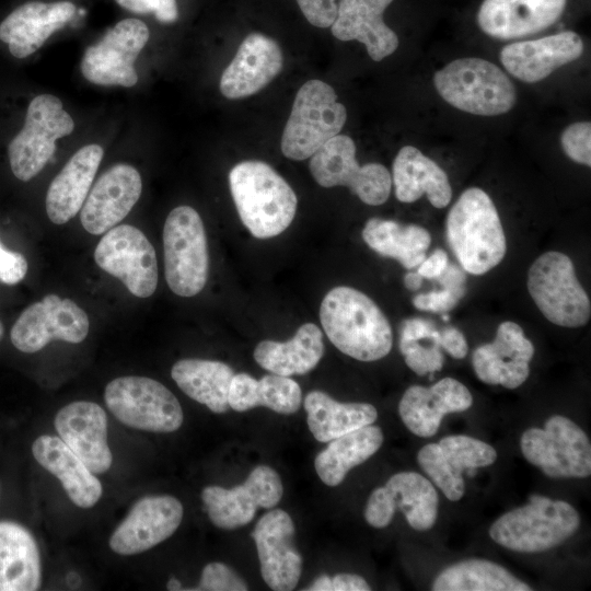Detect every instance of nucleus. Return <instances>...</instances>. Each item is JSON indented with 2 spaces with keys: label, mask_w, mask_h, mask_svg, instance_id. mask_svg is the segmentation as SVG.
Returning a JSON list of instances; mask_svg holds the SVG:
<instances>
[{
  "label": "nucleus",
  "mask_w": 591,
  "mask_h": 591,
  "mask_svg": "<svg viewBox=\"0 0 591 591\" xmlns=\"http://www.w3.org/2000/svg\"><path fill=\"white\" fill-rule=\"evenodd\" d=\"M104 399L120 422L135 429L173 432L183 424V410L175 395L147 376L114 379L105 387Z\"/></svg>",
  "instance_id": "obj_9"
},
{
  "label": "nucleus",
  "mask_w": 591,
  "mask_h": 591,
  "mask_svg": "<svg viewBox=\"0 0 591 591\" xmlns=\"http://www.w3.org/2000/svg\"><path fill=\"white\" fill-rule=\"evenodd\" d=\"M438 94L453 107L478 116L508 113L517 91L508 76L495 63L478 58L455 59L433 77Z\"/></svg>",
  "instance_id": "obj_4"
},
{
  "label": "nucleus",
  "mask_w": 591,
  "mask_h": 591,
  "mask_svg": "<svg viewBox=\"0 0 591 591\" xmlns=\"http://www.w3.org/2000/svg\"><path fill=\"white\" fill-rule=\"evenodd\" d=\"M36 541L23 525L0 521V591H34L40 586Z\"/></svg>",
  "instance_id": "obj_31"
},
{
  "label": "nucleus",
  "mask_w": 591,
  "mask_h": 591,
  "mask_svg": "<svg viewBox=\"0 0 591 591\" xmlns=\"http://www.w3.org/2000/svg\"><path fill=\"white\" fill-rule=\"evenodd\" d=\"M579 524L578 511L567 501L532 495L526 505L499 517L489 535L508 549L538 553L564 543Z\"/></svg>",
  "instance_id": "obj_5"
},
{
  "label": "nucleus",
  "mask_w": 591,
  "mask_h": 591,
  "mask_svg": "<svg viewBox=\"0 0 591 591\" xmlns=\"http://www.w3.org/2000/svg\"><path fill=\"white\" fill-rule=\"evenodd\" d=\"M141 192V176L134 166H112L96 181L81 207L82 227L91 234H104L130 212Z\"/></svg>",
  "instance_id": "obj_19"
},
{
  "label": "nucleus",
  "mask_w": 591,
  "mask_h": 591,
  "mask_svg": "<svg viewBox=\"0 0 591 591\" xmlns=\"http://www.w3.org/2000/svg\"><path fill=\"white\" fill-rule=\"evenodd\" d=\"M294 523L281 509H273L256 523L255 541L260 573L275 591L293 590L301 577L302 556L294 546Z\"/></svg>",
  "instance_id": "obj_17"
},
{
  "label": "nucleus",
  "mask_w": 591,
  "mask_h": 591,
  "mask_svg": "<svg viewBox=\"0 0 591 591\" xmlns=\"http://www.w3.org/2000/svg\"><path fill=\"white\" fill-rule=\"evenodd\" d=\"M526 285L534 303L553 324L577 328L589 322L590 299L566 254L549 251L538 256L528 271Z\"/></svg>",
  "instance_id": "obj_7"
},
{
  "label": "nucleus",
  "mask_w": 591,
  "mask_h": 591,
  "mask_svg": "<svg viewBox=\"0 0 591 591\" xmlns=\"http://www.w3.org/2000/svg\"><path fill=\"white\" fill-rule=\"evenodd\" d=\"M437 279L443 288L457 289L465 287L466 277L462 267L449 264Z\"/></svg>",
  "instance_id": "obj_55"
},
{
  "label": "nucleus",
  "mask_w": 591,
  "mask_h": 591,
  "mask_svg": "<svg viewBox=\"0 0 591 591\" xmlns=\"http://www.w3.org/2000/svg\"><path fill=\"white\" fill-rule=\"evenodd\" d=\"M310 171L323 187L347 186L370 206L384 204L391 194L392 178L380 163L359 165L356 144L346 135H336L325 142L310 160Z\"/></svg>",
  "instance_id": "obj_12"
},
{
  "label": "nucleus",
  "mask_w": 591,
  "mask_h": 591,
  "mask_svg": "<svg viewBox=\"0 0 591 591\" xmlns=\"http://www.w3.org/2000/svg\"><path fill=\"white\" fill-rule=\"evenodd\" d=\"M523 456L552 478H584L591 474V444L586 432L571 419L555 415L544 428L522 433Z\"/></svg>",
  "instance_id": "obj_10"
},
{
  "label": "nucleus",
  "mask_w": 591,
  "mask_h": 591,
  "mask_svg": "<svg viewBox=\"0 0 591 591\" xmlns=\"http://www.w3.org/2000/svg\"><path fill=\"white\" fill-rule=\"evenodd\" d=\"M447 240L462 269L472 275H484L503 259L507 240L489 195L478 188L465 189L450 209Z\"/></svg>",
  "instance_id": "obj_2"
},
{
  "label": "nucleus",
  "mask_w": 591,
  "mask_h": 591,
  "mask_svg": "<svg viewBox=\"0 0 591 591\" xmlns=\"http://www.w3.org/2000/svg\"><path fill=\"white\" fill-rule=\"evenodd\" d=\"M399 350L407 367L418 375L440 371L443 367V355L434 343L426 347L419 341L399 340Z\"/></svg>",
  "instance_id": "obj_42"
},
{
  "label": "nucleus",
  "mask_w": 591,
  "mask_h": 591,
  "mask_svg": "<svg viewBox=\"0 0 591 591\" xmlns=\"http://www.w3.org/2000/svg\"><path fill=\"white\" fill-rule=\"evenodd\" d=\"M433 591H530L531 588L502 566L485 559H467L442 570Z\"/></svg>",
  "instance_id": "obj_37"
},
{
  "label": "nucleus",
  "mask_w": 591,
  "mask_h": 591,
  "mask_svg": "<svg viewBox=\"0 0 591 591\" xmlns=\"http://www.w3.org/2000/svg\"><path fill=\"white\" fill-rule=\"evenodd\" d=\"M438 444L447 461L461 473L489 466L497 459V452L490 444L465 434L444 437Z\"/></svg>",
  "instance_id": "obj_39"
},
{
  "label": "nucleus",
  "mask_w": 591,
  "mask_h": 591,
  "mask_svg": "<svg viewBox=\"0 0 591 591\" xmlns=\"http://www.w3.org/2000/svg\"><path fill=\"white\" fill-rule=\"evenodd\" d=\"M560 144L566 155L587 166L591 165V124L577 121L567 126L560 136Z\"/></svg>",
  "instance_id": "obj_43"
},
{
  "label": "nucleus",
  "mask_w": 591,
  "mask_h": 591,
  "mask_svg": "<svg viewBox=\"0 0 591 591\" xmlns=\"http://www.w3.org/2000/svg\"><path fill=\"white\" fill-rule=\"evenodd\" d=\"M534 356V346L522 327L511 321L502 322L493 343L477 347L472 364L477 378L490 385L517 389L530 374L529 362Z\"/></svg>",
  "instance_id": "obj_20"
},
{
  "label": "nucleus",
  "mask_w": 591,
  "mask_h": 591,
  "mask_svg": "<svg viewBox=\"0 0 591 591\" xmlns=\"http://www.w3.org/2000/svg\"><path fill=\"white\" fill-rule=\"evenodd\" d=\"M166 589L170 590V591L183 590L182 583L175 578H171L167 581Z\"/></svg>",
  "instance_id": "obj_57"
},
{
  "label": "nucleus",
  "mask_w": 591,
  "mask_h": 591,
  "mask_svg": "<svg viewBox=\"0 0 591 591\" xmlns=\"http://www.w3.org/2000/svg\"><path fill=\"white\" fill-rule=\"evenodd\" d=\"M362 239L375 253L397 260L406 269L418 267L431 243L430 233L420 225L380 218L366 222Z\"/></svg>",
  "instance_id": "obj_35"
},
{
  "label": "nucleus",
  "mask_w": 591,
  "mask_h": 591,
  "mask_svg": "<svg viewBox=\"0 0 591 591\" xmlns=\"http://www.w3.org/2000/svg\"><path fill=\"white\" fill-rule=\"evenodd\" d=\"M448 265L447 253L442 248H438L418 265L417 273L422 278L434 279L444 271Z\"/></svg>",
  "instance_id": "obj_53"
},
{
  "label": "nucleus",
  "mask_w": 591,
  "mask_h": 591,
  "mask_svg": "<svg viewBox=\"0 0 591 591\" xmlns=\"http://www.w3.org/2000/svg\"><path fill=\"white\" fill-rule=\"evenodd\" d=\"M282 494L283 486L278 473L267 465H259L242 485L230 489L205 487L201 499L210 521L217 528L233 530L250 523L258 508L276 507Z\"/></svg>",
  "instance_id": "obj_16"
},
{
  "label": "nucleus",
  "mask_w": 591,
  "mask_h": 591,
  "mask_svg": "<svg viewBox=\"0 0 591 591\" xmlns=\"http://www.w3.org/2000/svg\"><path fill=\"white\" fill-rule=\"evenodd\" d=\"M183 506L169 495L147 496L138 500L109 538L119 555L142 553L169 538L179 526Z\"/></svg>",
  "instance_id": "obj_18"
},
{
  "label": "nucleus",
  "mask_w": 591,
  "mask_h": 591,
  "mask_svg": "<svg viewBox=\"0 0 591 591\" xmlns=\"http://www.w3.org/2000/svg\"><path fill=\"white\" fill-rule=\"evenodd\" d=\"M582 51L581 37L572 31H565L538 39L509 44L501 49L500 61L513 77L533 83L577 60Z\"/></svg>",
  "instance_id": "obj_24"
},
{
  "label": "nucleus",
  "mask_w": 591,
  "mask_h": 591,
  "mask_svg": "<svg viewBox=\"0 0 591 591\" xmlns=\"http://www.w3.org/2000/svg\"><path fill=\"white\" fill-rule=\"evenodd\" d=\"M308 426L317 441L329 442L349 431L373 424L376 408L369 403H340L323 391L304 398Z\"/></svg>",
  "instance_id": "obj_33"
},
{
  "label": "nucleus",
  "mask_w": 591,
  "mask_h": 591,
  "mask_svg": "<svg viewBox=\"0 0 591 591\" xmlns=\"http://www.w3.org/2000/svg\"><path fill=\"white\" fill-rule=\"evenodd\" d=\"M324 354L323 334L313 323L301 325L287 341L263 340L254 349L255 361L280 375H301L313 370Z\"/></svg>",
  "instance_id": "obj_32"
},
{
  "label": "nucleus",
  "mask_w": 591,
  "mask_h": 591,
  "mask_svg": "<svg viewBox=\"0 0 591 591\" xmlns=\"http://www.w3.org/2000/svg\"><path fill=\"white\" fill-rule=\"evenodd\" d=\"M302 402L300 385L289 376L264 375L257 383V404L279 414L298 412Z\"/></svg>",
  "instance_id": "obj_41"
},
{
  "label": "nucleus",
  "mask_w": 591,
  "mask_h": 591,
  "mask_svg": "<svg viewBox=\"0 0 591 591\" xmlns=\"http://www.w3.org/2000/svg\"><path fill=\"white\" fill-rule=\"evenodd\" d=\"M393 0H340L331 25L332 34L340 40L362 43L374 61H381L398 47V37L383 20Z\"/></svg>",
  "instance_id": "obj_27"
},
{
  "label": "nucleus",
  "mask_w": 591,
  "mask_h": 591,
  "mask_svg": "<svg viewBox=\"0 0 591 591\" xmlns=\"http://www.w3.org/2000/svg\"><path fill=\"white\" fill-rule=\"evenodd\" d=\"M149 35L141 20H121L86 48L81 60L83 77L99 85L134 86L138 81L134 63Z\"/></svg>",
  "instance_id": "obj_15"
},
{
  "label": "nucleus",
  "mask_w": 591,
  "mask_h": 591,
  "mask_svg": "<svg viewBox=\"0 0 591 591\" xmlns=\"http://www.w3.org/2000/svg\"><path fill=\"white\" fill-rule=\"evenodd\" d=\"M229 184L240 219L253 236L274 237L292 222L297 211V196L267 163H237L230 171Z\"/></svg>",
  "instance_id": "obj_3"
},
{
  "label": "nucleus",
  "mask_w": 591,
  "mask_h": 591,
  "mask_svg": "<svg viewBox=\"0 0 591 591\" xmlns=\"http://www.w3.org/2000/svg\"><path fill=\"white\" fill-rule=\"evenodd\" d=\"M178 387L194 401L206 405L213 413L229 408L228 394L234 375L224 362L205 359H182L171 370Z\"/></svg>",
  "instance_id": "obj_36"
},
{
  "label": "nucleus",
  "mask_w": 591,
  "mask_h": 591,
  "mask_svg": "<svg viewBox=\"0 0 591 591\" xmlns=\"http://www.w3.org/2000/svg\"><path fill=\"white\" fill-rule=\"evenodd\" d=\"M2 335H3V325H2V323L0 321V339H1Z\"/></svg>",
  "instance_id": "obj_58"
},
{
  "label": "nucleus",
  "mask_w": 591,
  "mask_h": 591,
  "mask_svg": "<svg viewBox=\"0 0 591 591\" xmlns=\"http://www.w3.org/2000/svg\"><path fill=\"white\" fill-rule=\"evenodd\" d=\"M74 123L62 102L50 94L34 97L21 131L11 140L8 154L12 173L22 182L36 176L53 158L56 140L70 135Z\"/></svg>",
  "instance_id": "obj_11"
},
{
  "label": "nucleus",
  "mask_w": 591,
  "mask_h": 591,
  "mask_svg": "<svg viewBox=\"0 0 591 591\" xmlns=\"http://www.w3.org/2000/svg\"><path fill=\"white\" fill-rule=\"evenodd\" d=\"M383 439L380 427L368 425L331 440L314 460L320 479L331 487L339 485L352 467L380 449Z\"/></svg>",
  "instance_id": "obj_34"
},
{
  "label": "nucleus",
  "mask_w": 591,
  "mask_h": 591,
  "mask_svg": "<svg viewBox=\"0 0 591 591\" xmlns=\"http://www.w3.org/2000/svg\"><path fill=\"white\" fill-rule=\"evenodd\" d=\"M55 428L93 474L105 473L111 467L107 417L99 404L77 401L66 405L55 417Z\"/></svg>",
  "instance_id": "obj_21"
},
{
  "label": "nucleus",
  "mask_w": 591,
  "mask_h": 591,
  "mask_svg": "<svg viewBox=\"0 0 591 591\" xmlns=\"http://www.w3.org/2000/svg\"><path fill=\"white\" fill-rule=\"evenodd\" d=\"M385 486L414 530L427 531L433 526L439 498L429 479L416 472H399L391 476Z\"/></svg>",
  "instance_id": "obj_38"
},
{
  "label": "nucleus",
  "mask_w": 591,
  "mask_h": 591,
  "mask_svg": "<svg viewBox=\"0 0 591 591\" xmlns=\"http://www.w3.org/2000/svg\"><path fill=\"white\" fill-rule=\"evenodd\" d=\"M368 582L359 575L341 572L331 577L329 591H369Z\"/></svg>",
  "instance_id": "obj_54"
},
{
  "label": "nucleus",
  "mask_w": 591,
  "mask_h": 591,
  "mask_svg": "<svg viewBox=\"0 0 591 591\" xmlns=\"http://www.w3.org/2000/svg\"><path fill=\"white\" fill-rule=\"evenodd\" d=\"M422 283V277L416 271H408L404 276V286L410 290L416 291L420 288Z\"/></svg>",
  "instance_id": "obj_56"
},
{
  "label": "nucleus",
  "mask_w": 591,
  "mask_h": 591,
  "mask_svg": "<svg viewBox=\"0 0 591 591\" xmlns=\"http://www.w3.org/2000/svg\"><path fill=\"white\" fill-rule=\"evenodd\" d=\"M347 119L335 90L321 80L306 81L297 92L281 138V151L291 160L311 158L338 135Z\"/></svg>",
  "instance_id": "obj_6"
},
{
  "label": "nucleus",
  "mask_w": 591,
  "mask_h": 591,
  "mask_svg": "<svg viewBox=\"0 0 591 591\" xmlns=\"http://www.w3.org/2000/svg\"><path fill=\"white\" fill-rule=\"evenodd\" d=\"M395 501L386 486L375 488L366 505L364 519L373 528L387 526L395 513Z\"/></svg>",
  "instance_id": "obj_45"
},
{
  "label": "nucleus",
  "mask_w": 591,
  "mask_h": 591,
  "mask_svg": "<svg viewBox=\"0 0 591 591\" xmlns=\"http://www.w3.org/2000/svg\"><path fill=\"white\" fill-rule=\"evenodd\" d=\"M121 8L139 13H153L161 23H173L178 18L176 0H115Z\"/></svg>",
  "instance_id": "obj_48"
},
{
  "label": "nucleus",
  "mask_w": 591,
  "mask_h": 591,
  "mask_svg": "<svg viewBox=\"0 0 591 591\" xmlns=\"http://www.w3.org/2000/svg\"><path fill=\"white\" fill-rule=\"evenodd\" d=\"M438 335L439 331L431 322L420 317H412L403 322L399 340L420 341L429 339L434 343Z\"/></svg>",
  "instance_id": "obj_51"
},
{
  "label": "nucleus",
  "mask_w": 591,
  "mask_h": 591,
  "mask_svg": "<svg viewBox=\"0 0 591 591\" xmlns=\"http://www.w3.org/2000/svg\"><path fill=\"white\" fill-rule=\"evenodd\" d=\"M434 344L443 348L450 356L455 359H463L468 351V345L463 333L453 326H448L439 331L438 338Z\"/></svg>",
  "instance_id": "obj_52"
},
{
  "label": "nucleus",
  "mask_w": 591,
  "mask_h": 591,
  "mask_svg": "<svg viewBox=\"0 0 591 591\" xmlns=\"http://www.w3.org/2000/svg\"><path fill=\"white\" fill-rule=\"evenodd\" d=\"M103 159L96 143L80 148L51 181L46 195V212L55 224H63L80 210Z\"/></svg>",
  "instance_id": "obj_28"
},
{
  "label": "nucleus",
  "mask_w": 591,
  "mask_h": 591,
  "mask_svg": "<svg viewBox=\"0 0 591 591\" xmlns=\"http://www.w3.org/2000/svg\"><path fill=\"white\" fill-rule=\"evenodd\" d=\"M421 470L429 476L443 495L451 501L460 500L464 495V479L444 457L438 443L422 447L417 455Z\"/></svg>",
  "instance_id": "obj_40"
},
{
  "label": "nucleus",
  "mask_w": 591,
  "mask_h": 591,
  "mask_svg": "<svg viewBox=\"0 0 591 591\" xmlns=\"http://www.w3.org/2000/svg\"><path fill=\"white\" fill-rule=\"evenodd\" d=\"M391 178L395 196L402 202H414L422 195L436 208H444L451 201L452 187L445 172L413 146H404L398 151Z\"/></svg>",
  "instance_id": "obj_29"
},
{
  "label": "nucleus",
  "mask_w": 591,
  "mask_h": 591,
  "mask_svg": "<svg viewBox=\"0 0 591 591\" xmlns=\"http://www.w3.org/2000/svg\"><path fill=\"white\" fill-rule=\"evenodd\" d=\"M94 260L134 296L149 298L154 293L158 286L155 251L138 228L120 224L109 229L95 247Z\"/></svg>",
  "instance_id": "obj_13"
},
{
  "label": "nucleus",
  "mask_w": 591,
  "mask_h": 591,
  "mask_svg": "<svg viewBox=\"0 0 591 591\" xmlns=\"http://www.w3.org/2000/svg\"><path fill=\"white\" fill-rule=\"evenodd\" d=\"M464 294L465 287L457 289L443 288L441 290L417 294L413 298V304L420 311L447 313L456 306Z\"/></svg>",
  "instance_id": "obj_47"
},
{
  "label": "nucleus",
  "mask_w": 591,
  "mask_h": 591,
  "mask_svg": "<svg viewBox=\"0 0 591 591\" xmlns=\"http://www.w3.org/2000/svg\"><path fill=\"white\" fill-rule=\"evenodd\" d=\"M320 320L332 344L359 361H375L392 349L389 320L363 292L347 286L331 289L320 306Z\"/></svg>",
  "instance_id": "obj_1"
},
{
  "label": "nucleus",
  "mask_w": 591,
  "mask_h": 591,
  "mask_svg": "<svg viewBox=\"0 0 591 591\" xmlns=\"http://www.w3.org/2000/svg\"><path fill=\"white\" fill-rule=\"evenodd\" d=\"M70 1L45 3L30 1L14 9L0 24V40L16 58H25L43 46L74 15Z\"/></svg>",
  "instance_id": "obj_26"
},
{
  "label": "nucleus",
  "mask_w": 591,
  "mask_h": 591,
  "mask_svg": "<svg viewBox=\"0 0 591 591\" xmlns=\"http://www.w3.org/2000/svg\"><path fill=\"white\" fill-rule=\"evenodd\" d=\"M257 383L258 380L247 373L234 374L229 387V407L236 412L257 407Z\"/></svg>",
  "instance_id": "obj_46"
},
{
  "label": "nucleus",
  "mask_w": 591,
  "mask_h": 591,
  "mask_svg": "<svg viewBox=\"0 0 591 591\" xmlns=\"http://www.w3.org/2000/svg\"><path fill=\"white\" fill-rule=\"evenodd\" d=\"M164 273L177 296L194 297L205 287L209 257L204 222L189 206H178L163 227Z\"/></svg>",
  "instance_id": "obj_8"
},
{
  "label": "nucleus",
  "mask_w": 591,
  "mask_h": 591,
  "mask_svg": "<svg viewBox=\"0 0 591 591\" xmlns=\"http://www.w3.org/2000/svg\"><path fill=\"white\" fill-rule=\"evenodd\" d=\"M89 329V317L76 302L47 294L20 314L10 337L16 349L33 354L51 340L79 344L85 339Z\"/></svg>",
  "instance_id": "obj_14"
},
{
  "label": "nucleus",
  "mask_w": 591,
  "mask_h": 591,
  "mask_svg": "<svg viewBox=\"0 0 591 591\" xmlns=\"http://www.w3.org/2000/svg\"><path fill=\"white\" fill-rule=\"evenodd\" d=\"M246 582L229 566L209 563L205 566L198 588L204 591H246Z\"/></svg>",
  "instance_id": "obj_44"
},
{
  "label": "nucleus",
  "mask_w": 591,
  "mask_h": 591,
  "mask_svg": "<svg viewBox=\"0 0 591 591\" xmlns=\"http://www.w3.org/2000/svg\"><path fill=\"white\" fill-rule=\"evenodd\" d=\"M283 56L279 45L260 33L247 35L220 79L227 99L250 96L264 89L281 71Z\"/></svg>",
  "instance_id": "obj_22"
},
{
  "label": "nucleus",
  "mask_w": 591,
  "mask_h": 591,
  "mask_svg": "<svg viewBox=\"0 0 591 591\" xmlns=\"http://www.w3.org/2000/svg\"><path fill=\"white\" fill-rule=\"evenodd\" d=\"M472 404V394L463 383L443 378L430 387H408L399 401L398 413L410 432L429 438L436 434L444 415L464 412Z\"/></svg>",
  "instance_id": "obj_23"
},
{
  "label": "nucleus",
  "mask_w": 591,
  "mask_h": 591,
  "mask_svg": "<svg viewBox=\"0 0 591 591\" xmlns=\"http://www.w3.org/2000/svg\"><path fill=\"white\" fill-rule=\"evenodd\" d=\"M305 19L316 27H329L337 14L336 0H296Z\"/></svg>",
  "instance_id": "obj_49"
},
{
  "label": "nucleus",
  "mask_w": 591,
  "mask_h": 591,
  "mask_svg": "<svg viewBox=\"0 0 591 591\" xmlns=\"http://www.w3.org/2000/svg\"><path fill=\"white\" fill-rule=\"evenodd\" d=\"M566 4L567 0H484L477 23L494 38H521L553 25Z\"/></svg>",
  "instance_id": "obj_25"
},
{
  "label": "nucleus",
  "mask_w": 591,
  "mask_h": 591,
  "mask_svg": "<svg viewBox=\"0 0 591 591\" xmlns=\"http://www.w3.org/2000/svg\"><path fill=\"white\" fill-rule=\"evenodd\" d=\"M32 453L40 466L60 480L74 505L90 508L99 501L103 493L100 480L59 437H38Z\"/></svg>",
  "instance_id": "obj_30"
},
{
  "label": "nucleus",
  "mask_w": 591,
  "mask_h": 591,
  "mask_svg": "<svg viewBox=\"0 0 591 591\" xmlns=\"http://www.w3.org/2000/svg\"><path fill=\"white\" fill-rule=\"evenodd\" d=\"M27 269L26 258L21 253L7 250L0 241V281L15 285L25 277Z\"/></svg>",
  "instance_id": "obj_50"
}]
</instances>
